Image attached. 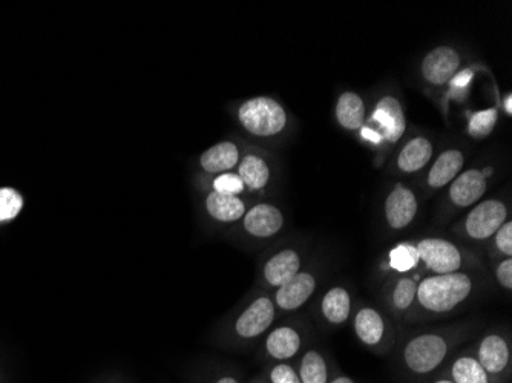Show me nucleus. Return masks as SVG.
<instances>
[{"instance_id": "1", "label": "nucleus", "mask_w": 512, "mask_h": 383, "mask_svg": "<svg viewBox=\"0 0 512 383\" xmlns=\"http://www.w3.org/2000/svg\"><path fill=\"white\" fill-rule=\"evenodd\" d=\"M473 324L436 328L408 334L398 353L399 374L408 383H425L433 379L457 353L460 345L473 334Z\"/></svg>"}, {"instance_id": "2", "label": "nucleus", "mask_w": 512, "mask_h": 383, "mask_svg": "<svg viewBox=\"0 0 512 383\" xmlns=\"http://www.w3.org/2000/svg\"><path fill=\"white\" fill-rule=\"evenodd\" d=\"M480 279L470 270L428 275L417 285L416 304L404 319L416 324L427 319L445 318L465 307L479 293Z\"/></svg>"}, {"instance_id": "3", "label": "nucleus", "mask_w": 512, "mask_h": 383, "mask_svg": "<svg viewBox=\"0 0 512 383\" xmlns=\"http://www.w3.org/2000/svg\"><path fill=\"white\" fill-rule=\"evenodd\" d=\"M276 307L270 293H258L227 324L221 344L229 350H247L275 324Z\"/></svg>"}, {"instance_id": "4", "label": "nucleus", "mask_w": 512, "mask_h": 383, "mask_svg": "<svg viewBox=\"0 0 512 383\" xmlns=\"http://www.w3.org/2000/svg\"><path fill=\"white\" fill-rule=\"evenodd\" d=\"M238 122L253 137H276L286 129L287 112L275 99L255 97L240 106Z\"/></svg>"}, {"instance_id": "5", "label": "nucleus", "mask_w": 512, "mask_h": 383, "mask_svg": "<svg viewBox=\"0 0 512 383\" xmlns=\"http://www.w3.org/2000/svg\"><path fill=\"white\" fill-rule=\"evenodd\" d=\"M471 347L477 361L494 383H512L511 336L506 331H486Z\"/></svg>"}, {"instance_id": "6", "label": "nucleus", "mask_w": 512, "mask_h": 383, "mask_svg": "<svg viewBox=\"0 0 512 383\" xmlns=\"http://www.w3.org/2000/svg\"><path fill=\"white\" fill-rule=\"evenodd\" d=\"M353 331L367 350L381 356L390 353L396 344V328L381 310L370 305H362L353 315Z\"/></svg>"}, {"instance_id": "7", "label": "nucleus", "mask_w": 512, "mask_h": 383, "mask_svg": "<svg viewBox=\"0 0 512 383\" xmlns=\"http://www.w3.org/2000/svg\"><path fill=\"white\" fill-rule=\"evenodd\" d=\"M421 267L428 275H448L470 269V259L453 241L445 238H424L416 243Z\"/></svg>"}, {"instance_id": "8", "label": "nucleus", "mask_w": 512, "mask_h": 383, "mask_svg": "<svg viewBox=\"0 0 512 383\" xmlns=\"http://www.w3.org/2000/svg\"><path fill=\"white\" fill-rule=\"evenodd\" d=\"M508 217L506 204L502 200L490 198L477 203L467 217L463 218L457 230L463 238L470 239L474 243H485L493 238L494 233L508 221Z\"/></svg>"}, {"instance_id": "9", "label": "nucleus", "mask_w": 512, "mask_h": 383, "mask_svg": "<svg viewBox=\"0 0 512 383\" xmlns=\"http://www.w3.org/2000/svg\"><path fill=\"white\" fill-rule=\"evenodd\" d=\"M307 345L306 331L296 324H283L270 328L264 336L263 359L264 364L275 362L298 361Z\"/></svg>"}, {"instance_id": "10", "label": "nucleus", "mask_w": 512, "mask_h": 383, "mask_svg": "<svg viewBox=\"0 0 512 383\" xmlns=\"http://www.w3.org/2000/svg\"><path fill=\"white\" fill-rule=\"evenodd\" d=\"M304 269V256L298 247H283L270 253L260 269L261 284L266 292H275Z\"/></svg>"}, {"instance_id": "11", "label": "nucleus", "mask_w": 512, "mask_h": 383, "mask_svg": "<svg viewBox=\"0 0 512 383\" xmlns=\"http://www.w3.org/2000/svg\"><path fill=\"white\" fill-rule=\"evenodd\" d=\"M318 285V273L313 269H302L295 278L290 279L287 284L272 293L276 313L289 315L301 310L304 305L309 304L318 290Z\"/></svg>"}, {"instance_id": "12", "label": "nucleus", "mask_w": 512, "mask_h": 383, "mask_svg": "<svg viewBox=\"0 0 512 383\" xmlns=\"http://www.w3.org/2000/svg\"><path fill=\"white\" fill-rule=\"evenodd\" d=\"M371 123H375L373 131L381 137V141L387 143H398L407 131V117H405L402 103L393 95H384L376 103Z\"/></svg>"}, {"instance_id": "13", "label": "nucleus", "mask_w": 512, "mask_h": 383, "mask_svg": "<svg viewBox=\"0 0 512 383\" xmlns=\"http://www.w3.org/2000/svg\"><path fill=\"white\" fill-rule=\"evenodd\" d=\"M419 213V201L410 187L398 183L390 190L384 204V215L387 226L394 232L410 227Z\"/></svg>"}, {"instance_id": "14", "label": "nucleus", "mask_w": 512, "mask_h": 383, "mask_svg": "<svg viewBox=\"0 0 512 383\" xmlns=\"http://www.w3.org/2000/svg\"><path fill=\"white\" fill-rule=\"evenodd\" d=\"M286 218L283 210L275 204L260 203L250 207L241 220V229L249 238H275L284 229Z\"/></svg>"}, {"instance_id": "15", "label": "nucleus", "mask_w": 512, "mask_h": 383, "mask_svg": "<svg viewBox=\"0 0 512 383\" xmlns=\"http://www.w3.org/2000/svg\"><path fill=\"white\" fill-rule=\"evenodd\" d=\"M460 68V56L453 46H437L422 60L421 74L428 85H447L456 77Z\"/></svg>"}, {"instance_id": "16", "label": "nucleus", "mask_w": 512, "mask_h": 383, "mask_svg": "<svg viewBox=\"0 0 512 383\" xmlns=\"http://www.w3.org/2000/svg\"><path fill=\"white\" fill-rule=\"evenodd\" d=\"M486 190H488V181H486L485 172L479 169H468L454 178L448 190V197L457 209H467V207L476 206L486 194Z\"/></svg>"}, {"instance_id": "17", "label": "nucleus", "mask_w": 512, "mask_h": 383, "mask_svg": "<svg viewBox=\"0 0 512 383\" xmlns=\"http://www.w3.org/2000/svg\"><path fill=\"white\" fill-rule=\"evenodd\" d=\"M439 374L453 383H494L477 361L471 345L457 351Z\"/></svg>"}, {"instance_id": "18", "label": "nucleus", "mask_w": 512, "mask_h": 383, "mask_svg": "<svg viewBox=\"0 0 512 383\" xmlns=\"http://www.w3.org/2000/svg\"><path fill=\"white\" fill-rule=\"evenodd\" d=\"M301 383H330L338 367L321 348L307 347L295 362Z\"/></svg>"}, {"instance_id": "19", "label": "nucleus", "mask_w": 512, "mask_h": 383, "mask_svg": "<svg viewBox=\"0 0 512 383\" xmlns=\"http://www.w3.org/2000/svg\"><path fill=\"white\" fill-rule=\"evenodd\" d=\"M319 315L330 327H342L353 316V296L344 285H335L321 296Z\"/></svg>"}, {"instance_id": "20", "label": "nucleus", "mask_w": 512, "mask_h": 383, "mask_svg": "<svg viewBox=\"0 0 512 383\" xmlns=\"http://www.w3.org/2000/svg\"><path fill=\"white\" fill-rule=\"evenodd\" d=\"M421 279L414 275L396 276L387 285V307L394 318L404 321L416 304L417 285Z\"/></svg>"}, {"instance_id": "21", "label": "nucleus", "mask_w": 512, "mask_h": 383, "mask_svg": "<svg viewBox=\"0 0 512 383\" xmlns=\"http://www.w3.org/2000/svg\"><path fill=\"white\" fill-rule=\"evenodd\" d=\"M240 163V149L234 141H220L201 154L200 166L204 172L212 175L226 174Z\"/></svg>"}, {"instance_id": "22", "label": "nucleus", "mask_w": 512, "mask_h": 383, "mask_svg": "<svg viewBox=\"0 0 512 383\" xmlns=\"http://www.w3.org/2000/svg\"><path fill=\"white\" fill-rule=\"evenodd\" d=\"M206 212L220 224H234L246 215V203L234 195L218 194L215 190L206 197Z\"/></svg>"}, {"instance_id": "23", "label": "nucleus", "mask_w": 512, "mask_h": 383, "mask_svg": "<svg viewBox=\"0 0 512 383\" xmlns=\"http://www.w3.org/2000/svg\"><path fill=\"white\" fill-rule=\"evenodd\" d=\"M463 164H465V157L459 149H448L442 152L428 172V186L437 190L453 183L454 178L462 172Z\"/></svg>"}, {"instance_id": "24", "label": "nucleus", "mask_w": 512, "mask_h": 383, "mask_svg": "<svg viewBox=\"0 0 512 383\" xmlns=\"http://www.w3.org/2000/svg\"><path fill=\"white\" fill-rule=\"evenodd\" d=\"M335 115L341 128L347 131H359L364 128L367 108L361 95L353 91L342 92L336 102Z\"/></svg>"}, {"instance_id": "25", "label": "nucleus", "mask_w": 512, "mask_h": 383, "mask_svg": "<svg viewBox=\"0 0 512 383\" xmlns=\"http://www.w3.org/2000/svg\"><path fill=\"white\" fill-rule=\"evenodd\" d=\"M433 152V145L428 138H411L399 152L398 167L405 174H416L430 163Z\"/></svg>"}, {"instance_id": "26", "label": "nucleus", "mask_w": 512, "mask_h": 383, "mask_svg": "<svg viewBox=\"0 0 512 383\" xmlns=\"http://www.w3.org/2000/svg\"><path fill=\"white\" fill-rule=\"evenodd\" d=\"M238 175L252 192L263 190L270 180L269 164L260 155L247 154L238 163Z\"/></svg>"}, {"instance_id": "27", "label": "nucleus", "mask_w": 512, "mask_h": 383, "mask_svg": "<svg viewBox=\"0 0 512 383\" xmlns=\"http://www.w3.org/2000/svg\"><path fill=\"white\" fill-rule=\"evenodd\" d=\"M387 267L398 276L413 275L421 267L416 243L405 241L391 247L387 255Z\"/></svg>"}, {"instance_id": "28", "label": "nucleus", "mask_w": 512, "mask_h": 383, "mask_svg": "<svg viewBox=\"0 0 512 383\" xmlns=\"http://www.w3.org/2000/svg\"><path fill=\"white\" fill-rule=\"evenodd\" d=\"M497 120H499V112L496 108L476 112L471 115L470 122H468V135L474 140L490 137L496 128Z\"/></svg>"}, {"instance_id": "29", "label": "nucleus", "mask_w": 512, "mask_h": 383, "mask_svg": "<svg viewBox=\"0 0 512 383\" xmlns=\"http://www.w3.org/2000/svg\"><path fill=\"white\" fill-rule=\"evenodd\" d=\"M192 383H244L241 374L229 367H207L194 373Z\"/></svg>"}, {"instance_id": "30", "label": "nucleus", "mask_w": 512, "mask_h": 383, "mask_svg": "<svg viewBox=\"0 0 512 383\" xmlns=\"http://www.w3.org/2000/svg\"><path fill=\"white\" fill-rule=\"evenodd\" d=\"M264 377L270 383H301L298 370L293 362H275V364H264Z\"/></svg>"}, {"instance_id": "31", "label": "nucleus", "mask_w": 512, "mask_h": 383, "mask_svg": "<svg viewBox=\"0 0 512 383\" xmlns=\"http://www.w3.org/2000/svg\"><path fill=\"white\" fill-rule=\"evenodd\" d=\"M23 207L22 195L11 187L0 189V223L14 220Z\"/></svg>"}, {"instance_id": "32", "label": "nucleus", "mask_w": 512, "mask_h": 383, "mask_svg": "<svg viewBox=\"0 0 512 383\" xmlns=\"http://www.w3.org/2000/svg\"><path fill=\"white\" fill-rule=\"evenodd\" d=\"M214 190L218 194L234 195V197H240L246 190L243 180L240 175L232 174V172H226V174L218 175L214 180Z\"/></svg>"}, {"instance_id": "33", "label": "nucleus", "mask_w": 512, "mask_h": 383, "mask_svg": "<svg viewBox=\"0 0 512 383\" xmlns=\"http://www.w3.org/2000/svg\"><path fill=\"white\" fill-rule=\"evenodd\" d=\"M493 255L499 258H512V223L506 221L493 238Z\"/></svg>"}, {"instance_id": "34", "label": "nucleus", "mask_w": 512, "mask_h": 383, "mask_svg": "<svg viewBox=\"0 0 512 383\" xmlns=\"http://www.w3.org/2000/svg\"><path fill=\"white\" fill-rule=\"evenodd\" d=\"M494 276H496L497 284L502 287L505 292L512 290V258H500L494 267Z\"/></svg>"}, {"instance_id": "35", "label": "nucleus", "mask_w": 512, "mask_h": 383, "mask_svg": "<svg viewBox=\"0 0 512 383\" xmlns=\"http://www.w3.org/2000/svg\"><path fill=\"white\" fill-rule=\"evenodd\" d=\"M330 383H359L358 380L353 379V377L347 376V374L342 373V371H338L336 376L333 377L332 382Z\"/></svg>"}, {"instance_id": "36", "label": "nucleus", "mask_w": 512, "mask_h": 383, "mask_svg": "<svg viewBox=\"0 0 512 383\" xmlns=\"http://www.w3.org/2000/svg\"><path fill=\"white\" fill-rule=\"evenodd\" d=\"M503 108H505L506 115H512V94H506L505 100H503Z\"/></svg>"}, {"instance_id": "37", "label": "nucleus", "mask_w": 512, "mask_h": 383, "mask_svg": "<svg viewBox=\"0 0 512 383\" xmlns=\"http://www.w3.org/2000/svg\"><path fill=\"white\" fill-rule=\"evenodd\" d=\"M246 383H270L269 380L266 379V377L263 376V374L258 373L255 374V376L250 377L249 380H247Z\"/></svg>"}, {"instance_id": "38", "label": "nucleus", "mask_w": 512, "mask_h": 383, "mask_svg": "<svg viewBox=\"0 0 512 383\" xmlns=\"http://www.w3.org/2000/svg\"><path fill=\"white\" fill-rule=\"evenodd\" d=\"M425 383H453L450 379H447V377L440 376V374H437V376H434L433 379L427 380Z\"/></svg>"}]
</instances>
